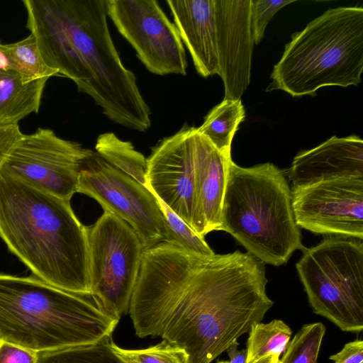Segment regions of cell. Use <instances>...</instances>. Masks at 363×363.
Instances as JSON below:
<instances>
[{"instance_id":"6da1fadb","label":"cell","mask_w":363,"mask_h":363,"mask_svg":"<svg viewBox=\"0 0 363 363\" xmlns=\"http://www.w3.org/2000/svg\"><path fill=\"white\" fill-rule=\"evenodd\" d=\"M26 27L46 65L72 80L111 121L140 132L151 111L123 64L107 24L106 0H23Z\"/></svg>"},{"instance_id":"7a4b0ae2","label":"cell","mask_w":363,"mask_h":363,"mask_svg":"<svg viewBox=\"0 0 363 363\" xmlns=\"http://www.w3.org/2000/svg\"><path fill=\"white\" fill-rule=\"evenodd\" d=\"M0 238L40 280L91 294L86 228L70 201L1 169Z\"/></svg>"},{"instance_id":"3957f363","label":"cell","mask_w":363,"mask_h":363,"mask_svg":"<svg viewBox=\"0 0 363 363\" xmlns=\"http://www.w3.org/2000/svg\"><path fill=\"white\" fill-rule=\"evenodd\" d=\"M264 263L235 250L201 257L186 305V363H211L273 306Z\"/></svg>"},{"instance_id":"277c9868","label":"cell","mask_w":363,"mask_h":363,"mask_svg":"<svg viewBox=\"0 0 363 363\" xmlns=\"http://www.w3.org/2000/svg\"><path fill=\"white\" fill-rule=\"evenodd\" d=\"M119 320L91 294L0 274V340L35 352L112 337Z\"/></svg>"},{"instance_id":"5b68a950","label":"cell","mask_w":363,"mask_h":363,"mask_svg":"<svg viewBox=\"0 0 363 363\" xmlns=\"http://www.w3.org/2000/svg\"><path fill=\"white\" fill-rule=\"evenodd\" d=\"M219 230L263 263L286 264L305 249L283 170L270 162L250 167L228 161Z\"/></svg>"},{"instance_id":"8992f818","label":"cell","mask_w":363,"mask_h":363,"mask_svg":"<svg viewBox=\"0 0 363 363\" xmlns=\"http://www.w3.org/2000/svg\"><path fill=\"white\" fill-rule=\"evenodd\" d=\"M363 70V7L329 9L291 35L267 91L315 96L321 87L357 86Z\"/></svg>"},{"instance_id":"52a82bcc","label":"cell","mask_w":363,"mask_h":363,"mask_svg":"<svg viewBox=\"0 0 363 363\" xmlns=\"http://www.w3.org/2000/svg\"><path fill=\"white\" fill-rule=\"evenodd\" d=\"M296 264L314 313L345 332L363 330V243L328 235L305 247Z\"/></svg>"},{"instance_id":"ba28073f","label":"cell","mask_w":363,"mask_h":363,"mask_svg":"<svg viewBox=\"0 0 363 363\" xmlns=\"http://www.w3.org/2000/svg\"><path fill=\"white\" fill-rule=\"evenodd\" d=\"M86 228L91 294L120 320L128 311L145 249L134 230L109 212Z\"/></svg>"},{"instance_id":"9c48e42d","label":"cell","mask_w":363,"mask_h":363,"mask_svg":"<svg viewBox=\"0 0 363 363\" xmlns=\"http://www.w3.org/2000/svg\"><path fill=\"white\" fill-rule=\"evenodd\" d=\"M77 192L95 199L104 211L125 221L145 250L162 242H169L164 215L152 192L96 151L91 150L83 161Z\"/></svg>"},{"instance_id":"30bf717a","label":"cell","mask_w":363,"mask_h":363,"mask_svg":"<svg viewBox=\"0 0 363 363\" xmlns=\"http://www.w3.org/2000/svg\"><path fill=\"white\" fill-rule=\"evenodd\" d=\"M91 150L39 128L13 145L0 169L27 184L70 201L77 192L79 175Z\"/></svg>"},{"instance_id":"8fae6325","label":"cell","mask_w":363,"mask_h":363,"mask_svg":"<svg viewBox=\"0 0 363 363\" xmlns=\"http://www.w3.org/2000/svg\"><path fill=\"white\" fill-rule=\"evenodd\" d=\"M107 15L150 72L186 74L184 43L155 0H106Z\"/></svg>"},{"instance_id":"7c38bea8","label":"cell","mask_w":363,"mask_h":363,"mask_svg":"<svg viewBox=\"0 0 363 363\" xmlns=\"http://www.w3.org/2000/svg\"><path fill=\"white\" fill-rule=\"evenodd\" d=\"M296 225L315 234L363 240V177L292 186Z\"/></svg>"},{"instance_id":"4fadbf2b","label":"cell","mask_w":363,"mask_h":363,"mask_svg":"<svg viewBox=\"0 0 363 363\" xmlns=\"http://www.w3.org/2000/svg\"><path fill=\"white\" fill-rule=\"evenodd\" d=\"M197 128L184 125L147 158V188L197 233L194 189ZM198 234V233H197Z\"/></svg>"},{"instance_id":"5bb4252c","label":"cell","mask_w":363,"mask_h":363,"mask_svg":"<svg viewBox=\"0 0 363 363\" xmlns=\"http://www.w3.org/2000/svg\"><path fill=\"white\" fill-rule=\"evenodd\" d=\"M251 0H214L218 74L224 100H240L250 82Z\"/></svg>"},{"instance_id":"9a60e30c","label":"cell","mask_w":363,"mask_h":363,"mask_svg":"<svg viewBox=\"0 0 363 363\" xmlns=\"http://www.w3.org/2000/svg\"><path fill=\"white\" fill-rule=\"evenodd\" d=\"M287 175L292 186L339 177H363V140L355 135L332 136L314 148L297 153Z\"/></svg>"},{"instance_id":"2e32d148","label":"cell","mask_w":363,"mask_h":363,"mask_svg":"<svg viewBox=\"0 0 363 363\" xmlns=\"http://www.w3.org/2000/svg\"><path fill=\"white\" fill-rule=\"evenodd\" d=\"M230 154L218 151L198 130L196 135L194 189L197 233L204 238L219 230Z\"/></svg>"},{"instance_id":"e0dca14e","label":"cell","mask_w":363,"mask_h":363,"mask_svg":"<svg viewBox=\"0 0 363 363\" xmlns=\"http://www.w3.org/2000/svg\"><path fill=\"white\" fill-rule=\"evenodd\" d=\"M179 36L203 77L218 74L214 0H168Z\"/></svg>"},{"instance_id":"ac0fdd59","label":"cell","mask_w":363,"mask_h":363,"mask_svg":"<svg viewBox=\"0 0 363 363\" xmlns=\"http://www.w3.org/2000/svg\"><path fill=\"white\" fill-rule=\"evenodd\" d=\"M48 79L25 82L16 72H0V125L18 121L39 111Z\"/></svg>"},{"instance_id":"d6986e66","label":"cell","mask_w":363,"mask_h":363,"mask_svg":"<svg viewBox=\"0 0 363 363\" xmlns=\"http://www.w3.org/2000/svg\"><path fill=\"white\" fill-rule=\"evenodd\" d=\"M245 116V109L240 99H223L209 111L197 130L218 151L230 154L234 135Z\"/></svg>"},{"instance_id":"ffe728a7","label":"cell","mask_w":363,"mask_h":363,"mask_svg":"<svg viewBox=\"0 0 363 363\" xmlns=\"http://www.w3.org/2000/svg\"><path fill=\"white\" fill-rule=\"evenodd\" d=\"M95 151L109 164L147 187V159L131 143L121 140L113 133H105L97 138Z\"/></svg>"},{"instance_id":"44dd1931","label":"cell","mask_w":363,"mask_h":363,"mask_svg":"<svg viewBox=\"0 0 363 363\" xmlns=\"http://www.w3.org/2000/svg\"><path fill=\"white\" fill-rule=\"evenodd\" d=\"M291 334L290 328L281 320L253 324L247 342L246 363H253L269 354L279 357L285 351Z\"/></svg>"},{"instance_id":"7402d4cb","label":"cell","mask_w":363,"mask_h":363,"mask_svg":"<svg viewBox=\"0 0 363 363\" xmlns=\"http://www.w3.org/2000/svg\"><path fill=\"white\" fill-rule=\"evenodd\" d=\"M6 45L12 70L18 74L25 82L48 79L58 74L45 62L33 34L20 41Z\"/></svg>"},{"instance_id":"603a6c76","label":"cell","mask_w":363,"mask_h":363,"mask_svg":"<svg viewBox=\"0 0 363 363\" xmlns=\"http://www.w3.org/2000/svg\"><path fill=\"white\" fill-rule=\"evenodd\" d=\"M112 337L86 345L38 352L37 363H125L112 348Z\"/></svg>"},{"instance_id":"cb8c5ba5","label":"cell","mask_w":363,"mask_h":363,"mask_svg":"<svg viewBox=\"0 0 363 363\" xmlns=\"http://www.w3.org/2000/svg\"><path fill=\"white\" fill-rule=\"evenodd\" d=\"M325 333L322 323L303 325L289 342L278 363H316Z\"/></svg>"},{"instance_id":"d4e9b609","label":"cell","mask_w":363,"mask_h":363,"mask_svg":"<svg viewBox=\"0 0 363 363\" xmlns=\"http://www.w3.org/2000/svg\"><path fill=\"white\" fill-rule=\"evenodd\" d=\"M157 199L169 230L170 237L169 243L199 255L211 256L215 254L205 241L204 238L197 234L161 200L157 198Z\"/></svg>"},{"instance_id":"484cf974","label":"cell","mask_w":363,"mask_h":363,"mask_svg":"<svg viewBox=\"0 0 363 363\" xmlns=\"http://www.w3.org/2000/svg\"><path fill=\"white\" fill-rule=\"evenodd\" d=\"M112 348L125 363H186L184 352L166 340L140 350L123 349L112 342Z\"/></svg>"},{"instance_id":"4316f807","label":"cell","mask_w":363,"mask_h":363,"mask_svg":"<svg viewBox=\"0 0 363 363\" xmlns=\"http://www.w3.org/2000/svg\"><path fill=\"white\" fill-rule=\"evenodd\" d=\"M294 0H251L250 20L254 42L258 44L263 39L268 23L274 14Z\"/></svg>"},{"instance_id":"83f0119b","label":"cell","mask_w":363,"mask_h":363,"mask_svg":"<svg viewBox=\"0 0 363 363\" xmlns=\"http://www.w3.org/2000/svg\"><path fill=\"white\" fill-rule=\"evenodd\" d=\"M38 352L0 340V363H37Z\"/></svg>"},{"instance_id":"f1b7e54d","label":"cell","mask_w":363,"mask_h":363,"mask_svg":"<svg viewBox=\"0 0 363 363\" xmlns=\"http://www.w3.org/2000/svg\"><path fill=\"white\" fill-rule=\"evenodd\" d=\"M329 358L334 363H363V341L356 340L348 342L340 352Z\"/></svg>"},{"instance_id":"f546056e","label":"cell","mask_w":363,"mask_h":363,"mask_svg":"<svg viewBox=\"0 0 363 363\" xmlns=\"http://www.w3.org/2000/svg\"><path fill=\"white\" fill-rule=\"evenodd\" d=\"M21 135L18 124L0 125V166Z\"/></svg>"},{"instance_id":"4dcf8cb0","label":"cell","mask_w":363,"mask_h":363,"mask_svg":"<svg viewBox=\"0 0 363 363\" xmlns=\"http://www.w3.org/2000/svg\"><path fill=\"white\" fill-rule=\"evenodd\" d=\"M238 346V342L236 341L227 349L230 357L229 363H246L247 352L239 350Z\"/></svg>"},{"instance_id":"1f68e13d","label":"cell","mask_w":363,"mask_h":363,"mask_svg":"<svg viewBox=\"0 0 363 363\" xmlns=\"http://www.w3.org/2000/svg\"><path fill=\"white\" fill-rule=\"evenodd\" d=\"M12 70L7 45L0 41V72Z\"/></svg>"},{"instance_id":"d6a6232c","label":"cell","mask_w":363,"mask_h":363,"mask_svg":"<svg viewBox=\"0 0 363 363\" xmlns=\"http://www.w3.org/2000/svg\"><path fill=\"white\" fill-rule=\"evenodd\" d=\"M279 357L275 354L267 355L253 363H278Z\"/></svg>"},{"instance_id":"836d02e7","label":"cell","mask_w":363,"mask_h":363,"mask_svg":"<svg viewBox=\"0 0 363 363\" xmlns=\"http://www.w3.org/2000/svg\"><path fill=\"white\" fill-rule=\"evenodd\" d=\"M217 363H229V362H227V361H220V362H218Z\"/></svg>"}]
</instances>
